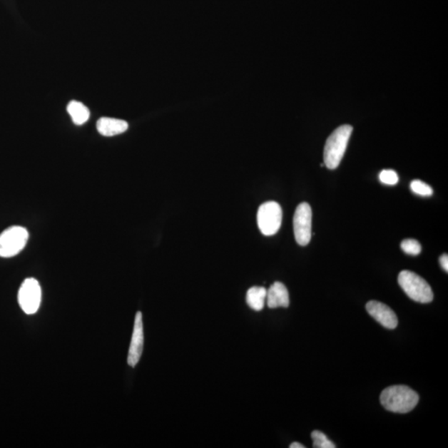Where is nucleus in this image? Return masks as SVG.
Returning a JSON list of instances; mask_svg holds the SVG:
<instances>
[{
  "mask_svg": "<svg viewBox=\"0 0 448 448\" xmlns=\"http://www.w3.org/2000/svg\"><path fill=\"white\" fill-rule=\"evenodd\" d=\"M266 302L269 308L288 307L290 298L286 286L282 282H274L268 290Z\"/></svg>",
  "mask_w": 448,
  "mask_h": 448,
  "instance_id": "9d476101",
  "label": "nucleus"
},
{
  "mask_svg": "<svg viewBox=\"0 0 448 448\" xmlns=\"http://www.w3.org/2000/svg\"><path fill=\"white\" fill-rule=\"evenodd\" d=\"M439 262L442 268L446 273L448 272V256L447 254H442L439 258Z\"/></svg>",
  "mask_w": 448,
  "mask_h": 448,
  "instance_id": "a211bd4d",
  "label": "nucleus"
},
{
  "mask_svg": "<svg viewBox=\"0 0 448 448\" xmlns=\"http://www.w3.org/2000/svg\"><path fill=\"white\" fill-rule=\"evenodd\" d=\"M312 211L309 203L297 206L293 218L295 238L300 246H307L312 239Z\"/></svg>",
  "mask_w": 448,
  "mask_h": 448,
  "instance_id": "0eeeda50",
  "label": "nucleus"
},
{
  "mask_svg": "<svg viewBox=\"0 0 448 448\" xmlns=\"http://www.w3.org/2000/svg\"><path fill=\"white\" fill-rule=\"evenodd\" d=\"M366 310L371 317L387 329L394 330L398 325V317L394 310L384 303L371 300L366 305Z\"/></svg>",
  "mask_w": 448,
  "mask_h": 448,
  "instance_id": "1a4fd4ad",
  "label": "nucleus"
},
{
  "mask_svg": "<svg viewBox=\"0 0 448 448\" xmlns=\"http://www.w3.org/2000/svg\"><path fill=\"white\" fill-rule=\"evenodd\" d=\"M410 188L412 192L420 196L429 197L434 193L432 187L419 180H412Z\"/></svg>",
  "mask_w": 448,
  "mask_h": 448,
  "instance_id": "dca6fc26",
  "label": "nucleus"
},
{
  "mask_svg": "<svg viewBox=\"0 0 448 448\" xmlns=\"http://www.w3.org/2000/svg\"><path fill=\"white\" fill-rule=\"evenodd\" d=\"M144 348V327L143 320H142V314L138 312L136 315L133 333L130 345L128 357H127V363L131 367L139 363L142 352Z\"/></svg>",
  "mask_w": 448,
  "mask_h": 448,
  "instance_id": "6e6552de",
  "label": "nucleus"
},
{
  "mask_svg": "<svg viewBox=\"0 0 448 448\" xmlns=\"http://www.w3.org/2000/svg\"><path fill=\"white\" fill-rule=\"evenodd\" d=\"M268 290L263 287H253L248 290L246 302L249 307L260 312L266 303Z\"/></svg>",
  "mask_w": 448,
  "mask_h": 448,
  "instance_id": "f8f14e48",
  "label": "nucleus"
},
{
  "mask_svg": "<svg viewBox=\"0 0 448 448\" xmlns=\"http://www.w3.org/2000/svg\"><path fill=\"white\" fill-rule=\"evenodd\" d=\"M312 439L313 440V447L315 448H335V445L332 441L327 439L323 432L320 431H313L312 432Z\"/></svg>",
  "mask_w": 448,
  "mask_h": 448,
  "instance_id": "4468645a",
  "label": "nucleus"
},
{
  "mask_svg": "<svg viewBox=\"0 0 448 448\" xmlns=\"http://www.w3.org/2000/svg\"><path fill=\"white\" fill-rule=\"evenodd\" d=\"M128 123L123 120L103 117L96 123V129L103 136H114L124 133L128 129Z\"/></svg>",
  "mask_w": 448,
  "mask_h": 448,
  "instance_id": "9b49d317",
  "label": "nucleus"
},
{
  "mask_svg": "<svg viewBox=\"0 0 448 448\" xmlns=\"http://www.w3.org/2000/svg\"><path fill=\"white\" fill-rule=\"evenodd\" d=\"M67 111L76 125H83L90 118L89 109L79 101H71L68 105Z\"/></svg>",
  "mask_w": 448,
  "mask_h": 448,
  "instance_id": "ddd939ff",
  "label": "nucleus"
},
{
  "mask_svg": "<svg viewBox=\"0 0 448 448\" xmlns=\"http://www.w3.org/2000/svg\"><path fill=\"white\" fill-rule=\"evenodd\" d=\"M401 248L405 253L412 256L419 255L422 251L421 244L415 239L412 238L404 239L401 243Z\"/></svg>",
  "mask_w": 448,
  "mask_h": 448,
  "instance_id": "2eb2a0df",
  "label": "nucleus"
},
{
  "mask_svg": "<svg viewBox=\"0 0 448 448\" xmlns=\"http://www.w3.org/2000/svg\"><path fill=\"white\" fill-rule=\"evenodd\" d=\"M380 180L387 185H395L398 184L399 178L396 171L393 170H384L380 174Z\"/></svg>",
  "mask_w": 448,
  "mask_h": 448,
  "instance_id": "f3484780",
  "label": "nucleus"
},
{
  "mask_svg": "<svg viewBox=\"0 0 448 448\" xmlns=\"http://www.w3.org/2000/svg\"><path fill=\"white\" fill-rule=\"evenodd\" d=\"M29 234L26 228L12 226L0 234V257L13 258L26 246Z\"/></svg>",
  "mask_w": 448,
  "mask_h": 448,
  "instance_id": "20e7f679",
  "label": "nucleus"
},
{
  "mask_svg": "<svg viewBox=\"0 0 448 448\" xmlns=\"http://www.w3.org/2000/svg\"><path fill=\"white\" fill-rule=\"evenodd\" d=\"M352 131V126L344 125L329 136L324 149V164L328 169L335 170L340 166Z\"/></svg>",
  "mask_w": 448,
  "mask_h": 448,
  "instance_id": "f03ea898",
  "label": "nucleus"
},
{
  "mask_svg": "<svg viewBox=\"0 0 448 448\" xmlns=\"http://www.w3.org/2000/svg\"><path fill=\"white\" fill-rule=\"evenodd\" d=\"M42 300V290L36 279L24 280L19 288L18 300L19 307L27 315L36 313L40 307Z\"/></svg>",
  "mask_w": 448,
  "mask_h": 448,
  "instance_id": "423d86ee",
  "label": "nucleus"
},
{
  "mask_svg": "<svg viewBox=\"0 0 448 448\" xmlns=\"http://www.w3.org/2000/svg\"><path fill=\"white\" fill-rule=\"evenodd\" d=\"M398 282L404 292L414 302L426 304L434 300L429 284L414 272L404 270L399 274Z\"/></svg>",
  "mask_w": 448,
  "mask_h": 448,
  "instance_id": "7ed1b4c3",
  "label": "nucleus"
},
{
  "mask_svg": "<svg viewBox=\"0 0 448 448\" xmlns=\"http://www.w3.org/2000/svg\"><path fill=\"white\" fill-rule=\"evenodd\" d=\"M419 396L408 386L394 385L385 389L380 395L384 408L397 414H407L414 409Z\"/></svg>",
  "mask_w": 448,
  "mask_h": 448,
  "instance_id": "f257e3e1",
  "label": "nucleus"
},
{
  "mask_svg": "<svg viewBox=\"0 0 448 448\" xmlns=\"http://www.w3.org/2000/svg\"><path fill=\"white\" fill-rule=\"evenodd\" d=\"M282 210L279 203L269 201L263 203L258 211V225L265 236H273L281 228Z\"/></svg>",
  "mask_w": 448,
  "mask_h": 448,
  "instance_id": "39448f33",
  "label": "nucleus"
},
{
  "mask_svg": "<svg viewBox=\"0 0 448 448\" xmlns=\"http://www.w3.org/2000/svg\"><path fill=\"white\" fill-rule=\"evenodd\" d=\"M305 447L302 444H299V442H293L291 445H290V448H305Z\"/></svg>",
  "mask_w": 448,
  "mask_h": 448,
  "instance_id": "6ab92c4d",
  "label": "nucleus"
}]
</instances>
